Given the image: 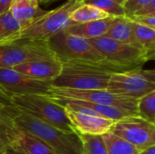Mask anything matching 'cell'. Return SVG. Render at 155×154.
<instances>
[{
    "mask_svg": "<svg viewBox=\"0 0 155 154\" xmlns=\"http://www.w3.org/2000/svg\"><path fill=\"white\" fill-rule=\"evenodd\" d=\"M47 95H54L66 99L90 102L97 104L114 106L129 111L137 115L136 104L137 100L114 94L107 90H75L69 88L51 87Z\"/></svg>",
    "mask_w": 155,
    "mask_h": 154,
    "instance_id": "10",
    "label": "cell"
},
{
    "mask_svg": "<svg viewBox=\"0 0 155 154\" xmlns=\"http://www.w3.org/2000/svg\"><path fill=\"white\" fill-rule=\"evenodd\" d=\"M111 133L129 142L140 151L155 145V124L137 115L127 116L115 122Z\"/></svg>",
    "mask_w": 155,
    "mask_h": 154,
    "instance_id": "11",
    "label": "cell"
},
{
    "mask_svg": "<svg viewBox=\"0 0 155 154\" xmlns=\"http://www.w3.org/2000/svg\"><path fill=\"white\" fill-rule=\"evenodd\" d=\"M51 101L64 108L65 113L76 133L82 135L102 136L111 133L116 121L95 114L89 109L66 102L59 97L45 95Z\"/></svg>",
    "mask_w": 155,
    "mask_h": 154,
    "instance_id": "8",
    "label": "cell"
},
{
    "mask_svg": "<svg viewBox=\"0 0 155 154\" xmlns=\"http://www.w3.org/2000/svg\"><path fill=\"white\" fill-rule=\"evenodd\" d=\"M12 68L28 77L53 83L61 74L63 64L58 60H38L25 63Z\"/></svg>",
    "mask_w": 155,
    "mask_h": 154,
    "instance_id": "13",
    "label": "cell"
},
{
    "mask_svg": "<svg viewBox=\"0 0 155 154\" xmlns=\"http://www.w3.org/2000/svg\"><path fill=\"white\" fill-rule=\"evenodd\" d=\"M155 14V0L151 1L148 5L143 6L142 9L137 11L133 15H154Z\"/></svg>",
    "mask_w": 155,
    "mask_h": 154,
    "instance_id": "29",
    "label": "cell"
},
{
    "mask_svg": "<svg viewBox=\"0 0 155 154\" xmlns=\"http://www.w3.org/2000/svg\"><path fill=\"white\" fill-rule=\"evenodd\" d=\"M106 90L114 94L138 100L155 92L154 70L138 68L114 74L110 77Z\"/></svg>",
    "mask_w": 155,
    "mask_h": 154,
    "instance_id": "7",
    "label": "cell"
},
{
    "mask_svg": "<svg viewBox=\"0 0 155 154\" xmlns=\"http://www.w3.org/2000/svg\"><path fill=\"white\" fill-rule=\"evenodd\" d=\"M11 146L18 148L25 154H55L43 141L22 131H19L15 141Z\"/></svg>",
    "mask_w": 155,
    "mask_h": 154,
    "instance_id": "18",
    "label": "cell"
},
{
    "mask_svg": "<svg viewBox=\"0 0 155 154\" xmlns=\"http://www.w3.org/2000/svg\"><path fill=\"white\" fill-rule=\"evenodd\" d=\"M139 154H155V145L150 146L146 149L140 151Z\"/></svg>",
    "mask_w": 155,
    "mask_h": 154,
    "instance_id": "32",
    "label": "cell"
},
{
    "mask_svg": "<svg viewBox=\"0 0 155 154\" xmlns=\"http://www.w3.org/2000/svg\"><path fill=\"white\" fill-rule=\"evenodd\" d=\"M104 36L142 49L141 45L139 44V43L135 38L132 21L129 20V18L126 16L115 17L113 23L111 24L110 27L108 28L106 34Z\"/></svg>",
    "mask_w": 155,
    "mask_h": 154,
    "instance_id": "15",
    "label": "cell"
},
{
    "mask_svg": "<svg viewBox=\"0 0 155 154\" xmlns=\"http://www.w3.org/2000/svg\"><path fill=\"white\" fill-rule=\"evenodd\" d=\"M137 116L155 124V92L150 93L137 100Z\"/></svg>",
    "mask_w": 155,
    "mask_h": 154,
    "instance_id": "23",
    "label": "cell"
},
{
    "mask_svg": "<svg viewBox=\"0 0 155 154\" xmlns=\"http://www.w3.org/2000/svg\"><path fill=\"white\" fill-rule=\"evenodd\" d=\"M5 149H4V148H1V147H0V154H4V152H5Z\"/></svg>",
    "mask_w": 155,
    "mask_h": 154,
    "instance_id": "35",
    "label": "cell"
},
{
    "mask_svg": "<svg viewBox=\"0 0 155 154\" xmlns=\"http://www.w3.org/2000/svg\"><path fill=\"white\" fill-rule=\"evenodd\" d=\"M14 123L18 131L37 137L55 154H83L82 141L76 133L61 131L20 111L14 116Z\"/></svg>",
    "mask_w": 155,
    "mask_h": 154,
    "instance_id": "1",
    "label": "cell"
},
{
    "mask_svg": "<svg viewBox=\"0 0 155 154\" xmlns=\"http://www.w3.org/2000/svg\"><path fill=\"white\" fill-rule=\"evenodd\" d=\"M88 41L105 60L114 64L137 69L143 68V65L150 61L142 49L117 42L106 36L88 39Z\"/></svg>",
    "mask_w": 155,
    "mask_h": 154,
    "instance_id": "9",
    "label": "cell"
},
{
    "mask_svg": "<svg viewBox=\"0 0 155 154\" xmlns=\"http://www.w3.org/2000/svg\"><path fill=\"white\" fill-rule=\"evenodd\" d=\"M22 29L10 11L0 15V45L20 38Z\"/></svg>",
    "mask_w": 155,
    "mask_h": 154,
    "instance_id": "19",
    "label": "cell"
},
{
    "mask_svg": "<svg viewBox=\"0 0 155 154\" xmlns=\"http://www.w3.org/2000/svg\"><path fill=\"white\" fill-rule=\"evenodd\" d=\"M15 0H0V15L9 11Z\"/></svg>",
    "mask_w": 155,
    "mask_h": 154,
    "instance_id": "30",
    "label": "cell"
},
{
    "mask_svg": "<svg viewBox=\"0 0 155 154\" xmlns=\"http://www.w3.org/2000/svg\"><path fill=\"white\" fill-rule=\"evenodd\" d=\"M84 5H91L112 16H125L124 8L114 0H84Z\"/></svg>",
    "mask_w": 155,
    "mask_h": 154,
    "instance_id": "25",
    "label": "cell"
},
{
    "mask_svg": "<svg viewBox=\"0 0 155 154\" xmlns=\"http://www.w3.org/2000/svg\"><path fill=\"white\" fill-rule=\"evenodd\" d=\"M112 15H109L105 12L98 9L97 7L91 5H82L79 6L75 11L73 12L71 15L69 21H68V25L72 26L77 24H83V23H87L91 21H95V20H101L106 17H109Z\"/></svg>",
    "mask_w": 155,
    "mask_h": 154,
    "instance_id": "20",
    "label": "cell"
},
{
    "mask_svg": "<svg viewBox=\"0 0 155 154\" xmlns=\"http://www.w3.org/2000/svg\"><path fill=\"white\" fill-rule=\"evenodd\" d=\"M80 1H84V0H80ZM114 1H115L117 4H119V5H124V3L126 2V0H114Z\"/></svg>",
    "mask_w": 155,
    "mask_h": 154,
    "instance_id": "34",
    "label": "cell"
},
{
    "mask_svg": "<svg viewBox=\"0 0 155 154\" xmlns=\"http://www.w3.org/2000/svg\"><path fill=\"white\" fill-rule=\"evenodd\" d=\"M115 16H109L101 20L91 21L83 24H77L64 29V32L83 37L84 39H93L104 36L108 28L110 27L111 24L114 20Z\"/></svg>",
    "mask_w": 155,
    "mask_h": 154,
    "instance_id": "16",
    "label": "cell"
},
{
    "mask_svg": "<svg viewBox=\"0 0 155 154\" xmlns=\"http://www.w3.org/2000/svg\"><path fill=\"white\" fill-rule=\"evenodd\" d=\"M18 110L15 107H0V147L5 149L15 141L19 131L15 125L14 116Z\"/></svg>",
    "mask_w": 155,
    "mask_h": 154,
    "instance_id": "17",
    "label": "cell"
},
{
    "mask_svg": "<svg viewBox=\"0 0 155 154\" xmlns=\"http://www.w3.org/2000/svg\"><path fill=\"white\" fill-rule=\"evenodd\" d=\"M4 154H25L24 152H22L21 150H19L16 147L14 146H8L5 148Z\"/></svg>",
    "mask_w": 155,
    "mask_h": 154,
    "instance_id": "31",
    "label": "cell"
},
{
    "mask_svg": "<svg viewBox=\"0 0 155 154\" xmlns=\"http://www.w3.org/2000/svg\"><path fill=\"white\" fill-rule=\"evenodd\" d=\"M47 44L55 58L62 64L99 63L105 60L87 39L70 34L64 30L53 35Z\"/></svg>",
    "mask_w": 155,
    "mask_h": 154,
    "instance_id": "4",
    "label": "cell"
},
{
    "mask_svg": "<svg viewBox=\"0 0 155 154\" xmlns=\"http://www.w3.org/2000/svg\"><path fill=\"white\" fill-rule=\"evenodd\" d=\"M9 11L20 25L22 31L47 12L41 9L35 0H15Z\"/></svg>",
    "mask_w": 155,
    "mask_h": 154,
    "instance_id": "14",
    "label": "cell"
},
{
    "mask_svg": "<svg viewBox=\"0 0 155 154\" xmlns=\"http://www.w3.org/2000/svg\"><path fill=\"white\" fill-rule=\"evenodd\" d=\"M12 97V94L0 87V107H15Z\"/></svg>",
    "mask_w": 155,
    "mask_h": 154,
    "instance_id": "28",
    "label": "cell"
},
{
    "mask_svg": "<svg viewBox=\"0 0 155 154\" xmlns=\"http://www.w3.org/2000/svg\"><path fill=\"white\" fill-rule=\"evenodd\" d=\"M55 1H59V0H50V3H52V2H55Z\"/></svg>",
    "mask_w": 155,
    "mask_h": 154,
    "instance_id": "36",
    "label": "cell"
},
{
    "mask_svg": "<svg viewBox=\"0 0 155 154\" xmlns=\"http://www.w3.org/2000/svg\"><path fill=\"white\" fill-rule=\"evenodd\" d=\"M0 87L14 95H47L52 83L28 77L13 68H0Z\"/></svg>",
    "mask_w": 155,
    "mask_h": 154,
    "instance_id": "12",
    "label": "cell"
},
{
    "mask_svg": "<svg viewBox=\"0 0 155 154\" xmlns=\"http://www.w3.org/2000/svg\"><path fill=\"white\" fill-rule=\"evenodd\" d=\"M134 23L155 29V14L154 15H131L126 16Z\"/></svg>",
    "mask_w": 155,
    "mask_h": 154,
    "instance_id": "27",
    "label": "cell"
},
{
    "mask_svg": "<svg viewBox=\"0 0 155 154\" xmlns=\"http://www.w3.org/2000/svg\"><path fill=\"white\" fill-rule=\"evenodd\" d=\"M111 74L95 69L93 63L63 64L61 74L52 86L75 90H106Z\"/></svg>",
    "mask_w": 155,
    "mask_h": 154,
    "instance_id": "3",
    "label": "cell"
},
{
    "mask_svg": "<svg viewBox=\"0 0 155 154\" xmlns=\"http://www.w3.org/2000/svg\"><path fill=\"white\" fill-rule=\"evenodd\" d=\"M153 0H126L123 5L125 12V16H131L143 6L148 5Z\"/></svg>",
    "mask_w": 155,
    "mask_h": 154,
    "instance_id": "26",
    "label": "cell"
},
{
    "mask_svg": "<svg viewBox=\"0 0 155 154\" xmlns=\"http://www.w3.org/2000/svg\"><path fill=\"white\" fill-rule=\"evenodd\" d=\"M38 4H49L50 0H35Z\"/></svg>",
    "mask_w": 155,
    "mask_h": 154,
    "instance_id": "33",
    "label": "cell"
},
{
    "mask_svg": "<svg viewBox=\"0 0 155 154\" xmlns=\"http://www.w3.org/2000/svg\"><path fill=\"white\" fill-rule=\"evenodd\" d=\"M135 38L149 60L155 57V29L132 22Z\"/></svg>",
    "mask_w": 155,
    "mask_h": 154,
    "instance_id": "21",
    "label": "cell"
},
{
    "mask_svg": "<svg viewBox=\"0 0 155 154\" xmlns=\"http://www.w3.org/2000/svg\"><path fill=\"white\" fill-rule=\"evenodd\" d=\"M82 144L83 154H108L102 136L79 134Z\"/></svg>",
    "mask_w": 155,
    "mask_h": 154,
    "instance_id": "24",
    "label": "cell"
},
{
    "mask_svg": "<svg viewBox=\"0 0 155 154\" xmlns=\"http://www.w3.org/2000/svg\"><path fill=\"white\" fill-rule=\"evenodd\" d=\"M14 106L20 112L67 133H76L69 121L64 108L45 95H14Z\"/></svg>",
    "mask_w": 155,
    "mask_h": 154,
    "instance_id": "2",
    "label": "cell"
},
{
    "mask_svg": "<svg viewBox=\"0 0 155 154\" xmlns=\"http://www.w3.org/2000/svg\"><path fill=\"white\" fill-rule=\"evenodd\" d=\"M108 154H139L140 150L112 133L102 135Z\"/></svg>",
    "mask_w": 155,
    "mask_h": 154,
    "instance_id": "22",
    "label": "cell"
},
{
    "mask_svg": "<svg viewBox=\"0 0 155 154\" xmlns=\"http://www.w3.org/2000/svg\"><path fill=\"white\" fill-rule=\"evenodd\" d=\"M82 5H84L83 1L68 0L63 5L52 11H47L43 16L23 30L20 38L47 42L53 35L67 27L71 15Z\"/></svg>",
    "mask_w": 155,
    "mask_h": 154,
    "instance_id": "6",
    "label": "cell"
},
{
    "mask_svg": "<svg viewBox=\"0 0 155 154\" xmlns=\"http://www.w3.org/2000/svg\"><path fill=\"white\" fill-rule=\"evenodd\" d=\"M38 60H57L47 42L18 38L0 45V68H12Z\"/></svg>",
    "mask_w": 155,
    "mask_h": 154,
    "instance_id": "5",
    "label": "cell"
}]
</instances>
